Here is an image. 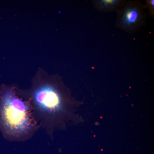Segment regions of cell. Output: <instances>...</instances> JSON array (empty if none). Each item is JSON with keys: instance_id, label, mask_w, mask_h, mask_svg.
Instances as JSON below:
<instances>
[{"instance_id": "3", "label": "cell", "mask_w": 154, "mask_h": 154, "mask_svg": "<svg viewBox=\"0 0 154 154\" xmlns=\"http://www.w3.org/2000/svg\"><path fill=\"white\" fill-rule=\"evenodd\" d=\"M34 97L38 105L45 111L54 112L58 110L61 105L60 96L52 87L45 86L38 89Z\"/></svg>"}, {"instance_id": "1", "label": "cell", "mask_w": 154, "mask_h": 154, "mask_svg": "<svg viewBox=\"0 0 154 154\" xmlns=\"http://www.w3.org/2000/svg\"><path fill=\"white\" fill-rule=\"evenodd\" d=\"M0 119L5 130L17 136L27 132L32 125L28 113V107L16 98L11 90L3 94L1 102Z\"/></svg>"}, {"instance_id": "2", "label": "cell", "mask_w": 154, "mask_h": 154, "mask_svg": "<svg viewBox=\"0 0 154 154\" xmlns=\"http://www.w3.org/2000/svg\"><path fill=\"white\" fill-rule=\"evenodd\" d=\"M139 1H125L117 11L116 26L127 32L133 34L145 24L146 15Z\"/></svg>"}, {"instance_id": "5", "label": "cell", "mask_w": 154, "mask_h": 154, "mask_svg": "<svg viewBox=\"0 0 154 154\" xmlns=\"http://www.w3.org/2000/svg\"><path fill=\"white\" fill-rule=\"evenodd\" d=\"M145 6L148 8L150 15L153 17L154 13V0H147Z\"/></svg>"}, {"instance_id": "4", "label": "cell", "mask_w": 154, "mask_h": 154, "mask_svg": "<svg viewBox=\"0 0 154 154\" xmlns=\"http://www.w3.org/2000/svg\"><path fill=\"white\" fill-rule=\"evenodd\" d=\"M125 1L121 0H101L94 1V5L98 10L103 12L117 11Z\"/></svg>"}]
</instances>
